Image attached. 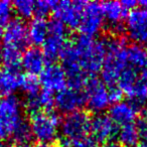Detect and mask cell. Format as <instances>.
Wrapping results in <instances>:
<instances>
[{"label": "cell", "mask_w": 147, "mask_h": 147, "mask_svg": "<svg viewBox=\"0 0 147 147\" xmlns=\"http://www.w3.org/2000/svg\"><path fill=\"white\" fill-rule=\"evenodd\" d=\"M103 147H124L122 146V145L120 144L119 142H117V141H109V142L105 143L104 145H103Z\"/></svg>", "instance_id": "34"}, {"label": "cell", "mask_w": 147, "mask_h": 147, "mask_svg": "<svg viewBox=\"0 0 147 147\" xmlns=\"http://www.w3.org/2000/svg\"><path fill=\"white\" fill-rule=\"evenodd\" d=\"M71 41L81 69L88 76H94L99 73L107 53L106 38L95 39L94 37L80 34Z\"/></svg>", "instance_id": "1"}, {"label": "cell", "mask_w": 147, "mask_h": 147, "mask_svg": "<svg viewBox=\"0 0 147 147\" xmlns=\"http://www.w3.org/2000/svg\"><path fill=\"white\" fill-rule=\"evenodd\" d=\"M21 49L11 45H2L0 49V61L4 65L5 69L19 71L21 61Z\"/></svg>", "instance_id": "21"}, {"label": "cell", "mask_w": 147, "mask_h": 147, "mask_svg": "<svg viewBox=\"0 0 147 147\" xmlns=\"http://www.w3.org/2000/svg\"><path fill=\"white\" fill-rule=\"evenodd\" d=\"M67 36L49 33L42 43V53L47 61H55L59 59L63 47L65 45Z\"/></svg>", "instance_id": "18"}, {"label": "cell", "mask_w": 147, "mask_h": 147, "mask_svg": "<svg viewBox=\"0 0 147 147\" xmlns=\"http://www.w3.org/2000/svg\"><path fill=\"white\" fill-rule=\"evenodd\" d=\"M86 104V96L84 90H77L67 87L55 97V106L65 115L75 111L81 110Z\"/></svg>", "instance_id": "10"}, {"label": "cell", "mask_w": 147, "mask_h": 147, "mask_svg": "<svg viewBox=\"0 0 147 147\" xmlns=\"http://www.w3.org/2000/svg\"><path fill=\"white\" fill-rule=\"evenodd\" d=\"M53 1L51 0H39L34 1V14L39 18H45V16L53 11Z\"/></svg>", "instance_id": "29"}, {"label": "cell", "mask_w": 147, "mask_h": 147, "mask_svg": "<svg viewBox=\"0 0 147 147\" xmlns=\"http://www.w3.org/2000/svg\"><path fill=\"white\" fill-rule=\"evenodd\" d=\"M125 29L136 45H147V9L137 7L131 10L126 16Z\"/></svg>", "instance_id": "8"}, {"label": "cell", "mask_w": 147, "mask_h": 147, "mask_svg": "<svg viewBox=\"0 0 147 147\" xmlns=\"http://www.w3.org/2000/svg\"><path fill=\"white\" fill-rule=\"evenodd\" d=\"M121 4H122V6L125 8V10L131 11L136 8L137 1H134V0H123V1H121Z\"/></svg>", "instance_id": "32"}, {"label": "cell", "mask_w": 147, "mask_h": 147, "mask_svg": "<svg viewBox=\"0 0 147 147\" xmlns=\"http://www.w3.org/2000/svg\"><path fill=\"white\" fill-rule=\"evenodd\" d=\"M90 123L91 116L86 111L78 110L67 114L59 124L63 140H78L89 136Z\"/></svg>", "instance_id": "5"}, {"label": "cell", "mask_w": 147, "mask_h": 147, "mask_svg": "<svg viewBox=\"0 0 147 147\" xmlns=\"http://www.w3.org/2000/svg\"><path fill=\"white\" fill-rule=\"evenodd\" d=\"M21 74L18 71L3 69H0V94L3 97L11 96L20 89Z\"/></svg>", "instance_id": "17"}, {"label": "cell", "mask_w": 147, "mask_h": 147, "mask_svg": "<svg viewBox=\"0 0 147 147\" xmlns=\"http://www.w3.org/2000/svg\"><path fill=\"white\" fill-rule=\"evenodd\" d=\"M137 6H139L140 8L147 9V0H140L137 2Z\"/></svg>", "instance_id": "36"}, {"label": "cell", "mask_w": 147, "mask_h": 147, "mask_svg": "<svg viewBox=\"0 0 147 147\" xmlns=\"http://www.w3.org/2000/svg\"><path fill=\"white\" fill-rule=\"evenodd\" d=\"M0 147H7V146H6V144H5L4 141L0 140Z\"/></svg>", "instance_id": "38"}, {"label": "cell", "mask_w": 147, "mask_h": 147, "mask_svg": "<svg viewBox=\"0 0 147 147\" xmlns=\"http://www.w3.org/2000/svg\"><path fill=\"white\" fill-rule=\"evenodd\" d=\"M109 117L116 125L132 124L138 116V109L130 102H121L113 104L109 109Z\"/></svg>", "instance_id": "16"}, {"label": "cell", "mask_w": 147, "mask_h": 147, "mask_svg": "<svg viewBox=\"0 0 147 147\" xmlns=\"http://www.w3.org/2000/svg\"><path fill=\"white\" fill-rule=\"evenodd\" d=\"M86 104L94 113H101L109 107L110 99L107 86L94 76L89 77L84 88Z\"/></svg>", "instance_id": "6"}, {"label": "cell", "mask_w": 147, "mask_h": 147, "mask_svg": "<svg viewBox=\"0 0 147 147\" xmlns=\"http://www.w3.org/2000/svg\"><path fill=\"white\" fill-rule=\"evenodd\" d=\"M101 9L104 19L107 20L114 28V33H116L117 36H120L122 27V20L126 18L127 12L125 8L122 6L121 2L119 1H105L100 4Z\"/></svg>", "instance_id": "14"}, {"label": "cell", "mask_w": 147, "mask_h": 147, "mask_svg": "<svg viewBox=\"0 0 147 147\" xmlns=\"http://www.w3.org/2000/svg\"><path fill=\"white\" fill-rule=\"evenodd\" d=\"M135 147H147V141H144V142L138 143Z\"/></svg>", "instance_id": "37"}, {"label": "cell", "mask_w": 147, "mask_h": 147, "mask_svg": "<svg viewBox=\"0 0 147 147\" xmlns=\"http://www.w3.org/2000/svg\"><path fill=\"white\" fill-rule=\"evenodd\" d=\"M136 128L139 132L140 137H144L147 141V117L142 116L140 118H138L136 124Z\"/></svg>", "instance_id": "31"}, {"label": "cell", "mask_w": 147, "mask_h": 147, "mask_svg": "<svg viewBox=\"0 0 147 147\" xmlns=\"http://www.w3.org/2000/svg\"><path fill=\"white\" fill-rule=\"evenodd\" d=\"M107 53L101 69L102 82L105 85H117L121 73L127 67V45L121 36L106 38Z\"/></svg>", "instance_id": "2"}, {"label": "cell", "mask_w": 147, "mask_h": 147, "mask_svg": "<svg viewBox=\"0 0 147 147\" xmlns=\"http://www.w3.org/2000/svg\"><path fill=\"white\" fill-rule=\"evenodd\" d=\"M108 93H109L110 103H112V104H117V103L121 102L123 99V96H124V94H123V92L121 91V89L119 88L117 85L109 87Z\"/></svg>", "instance_id": "30"}, {"label": "cell", "mask_w": 147, "mask_h": 147, "mask_svg": "<svg viewBox=\"0 0 147 147\" xmlns=\"http://www.w3.org/2000/svg\"><path fill=\"white\" fill-rule=\"evenodd\" d=\"M13 12L12 2L8 0H0V30L5 28L12 20Z\"/></svg>", "instance_id": "26"}, {"label": "cell", "mask_w": 147, "mask_h": 147, "mask_svg": "<svg viewBox=\"0 0 147 147\" xmlns=\"http://www.w3.org/2000/svg\"><path fill=\"white\" fill-rule=\"evenodd\" d=\"M39 106L41 111H51L55 106V95L53 92H49L47 90H42L38 94Z\"/></svg>", "instance_id": "28"}, {"label": "cell", "mask_w": 147, "mask_h": 147, "mask_svg": "<svg viewBox=\"0 0 147 147\" xmlns=\"http://www.w3.org/2000/svg\"><path fill=\"white\" fill-rule=\"evenodd\" d=\"M59 145L61 147H99V143L91 136H86L78 140H61Z\"/></svg>", "instance_id": "27"}, {"label": "cell", "mask_w": 147, "mask_h": 147, "mask_svg": "<svg viewBox=\"0 0 147 147\" xmlns=\"http://www.w3.org/2000/svg\"><path fill=\"white\" fill-rule=\"evenodd\" d=\"M11 142L14 147H29L32 142V133L29 123L24 120L11 136Z\"/></svg>", "instance_id": "22"}, {"label": "cell", "mask_w": 147, "mask_h": 147, "mask_svg": "<svg viewBox=\"0 0 147 147\" xmlns=\"http://www.w3.org/2000/svg\"><path fill=\"white\" fill-rule=\"evenodd\" d=\"M40 86L45 90L49 92H61L67 86V75L61 67V65L57 63H51L45 65V69L41 71L39 77Z\"/></svg>", "instance_id": "12"}, {"label": "cell", "mask_w": 147, "mask_h": 147, "mask_svg": "<svg viewBox=\"0 0 147 147\" xmlns=\"http://www.w3.org/2000/svg\"><path fill=\"white\" fill-rule=\"evenodd\" d=\"M0 63H1V61H0Z\"/></svg>", "instance_id": "39"}, {"label": "cell", "mask_w": 147, "mask_h": 147, "mask_svg": "<svg viewBox=\"0 0 147 147\" xmlns=\"http://www.w3.org/2000/svg\"><path fill=\"white\" fill-rule=\"evenodd\" d=\"M86 1H53L55 18L63 22L67 28H79Z\"/></svg>", "instance_id": "7"}, {"label": "cell", "mask_w": 147, "mask_h": 147, "mask_svg": "<svg viewBox=\"0 0 147 147\" xmlns=\"http://www.w3.org/2000/svg\"><path fill=\"white\" fill-rule=\"evenodd\" d=\"M32 147H61L59 144H55V143H37V144L33 145Z\"/></svg>", "instance_id": "33"}, {"label": "cell", "mask_w": 147, "mask_h": 147, "mask_svg": "<svg viewBox=\"0 0 147 147\" xmlns=\"http://www.w3.org/2000/svg\"><path fill=\"white\" fill-rule=\"evenodd\" d=\"M28 41L33 45H42L49 34V22L45 18L35 17L27 27Z\"/></svg>", "instance_id": "20"}, {"label": "cell", "mask_w": 147, "mask_h": 147, "mask_svg": "<svg viewBox=\"0 0 147 147\" xmlns=\"http://www.w3.org/2000/svg\"><path fill=\"white\" fill-rule=\"evenodd\" d=\"M118 142L124 147H135L139 142L140 135L136 128L135 124H128L121 126L120 129H118Z\"/></svg>", "instance_id": "23"}, {"label": "cell", "mask_w": 147, "mask_h": 147, "mask_svg": "<svg viewBox=\"0 0 147 147\" xmlns=\"http://www.w3.org/2000/svg\"><path fill=\"white\" fill-rule=\"evenodd\" d=\"M13 11L16 12L19 19H29L34 15V1L32 0H16L12 2Z\"/></svg>", "instance_id": "24"}, {"label": "cell", "mask_w": 147, "mask_h": 147, "mask_svg": "<svg viewBox=\"0 0 147 147\" xmlns=\"http://www.w3.org/2000/svg\"><path fill=\"white\" fill-rule=\"evenodd\" d=\"M23 106L22 102L13 95L0 99V140L10 139L17 127L25 120Z\"/></svg>", "instance_id": "3"}, {"label": "cell", "mask_w": 147, "mask_h": 147, "mask_svg": "<svg viewBox=\"0 0 147 147\" xmlns=\"http://www.w3.org/2000/svg\"><path fill=\"white\" fill-rule=\"evenodd\" d=\"M127 65L138 73H142L147 67V47L136 43L127 45Z\"/></svg>", "instance_id": "19"}, {"label": "cell", "mask_w": 147, "mask_h": 147, "mask_svg": "<svg viewBox=\"0 0 147 147\" xmlns=\"http://www.w3.org/2000/svg\"><path fill=\"white\" fill-rule=\"evenodd\" d=\"M40 83L39 79L33 75H22L20 81V89L26 94V96H32L39 93Z\"/></svg>", "instance_id": "25"}, {"label": "cell", "mask_w": 147, "mask_h": 147, "mask_svg": "<svg viewBox=\"0 0 147 147\" xmlns=\"http://www.w3.org/2000/svg\"><path fill=\"white\" fill-rule=\"evenodd\" d=\"M141 80L147 85V67H145L142 71V73H141Z\"/></svg>", "instance_id": "35"}, {"label": "cell", "mask_w": 147, "mask_h": 147, "mask_svg": "<svg viewBox=\"0 0 147 147\" xmlns=\"http://www.w3.org/2000/svg\"><path fill=\"white\" fill-rule=\"evenodd\" d=\"M105 19L103 16L100 3L87 2L84 6L79 25L81 34L86 36L94 37L97 35L104 26Z\"/></svg>", "instance_id": "9"}, {"label": "cell", "mask_w": 147, "mask_h": 147, "mask_svg": "<svg viewBox=\"0 0 147 147\" xmlns=\"http://www.w3.org/2000/svg\"><path fill=\"white\" fill-rule=\"evenodd\" d=\"M118 132L117 125L112 119L105 114H98L91 118L90 133L92 138L98 143H107L114 138Z\"/></svg>", "instance_id": "13"}, {"label": "cell", "mask_w": 147, "mask_h": 147, "mask_svg": "<svg viewBox=\"0 0 147 147\" xmlns=\"http://www.w3.org/2000/svg\"><path fill=\"white\" fill-rule=\"evenodd\" d=\"M1 31H2L1 32L2 45H11V47L22 49L29 42L27 26L24 21L19 18L12 19L9 24Z\"/></svg>", "instance_id": "11"}, {"label": "cell", "mask_w": 147, "mask_h": 147, "mask_svg": "<svg viewBox=\"0 0 147 147\" xmlns=\"http://www.w3.org/2000/svg\"><path fill=\"white\" fill-rule=\"evenodd\" d=\"M47 65V59L42 53V51L36 47L26 49L21 55L20 65L25 69L28 75H40Z\"/></svg>", "instance_id": "15"}, {"label": "cell", "mask_w": 147, "mask_h": 147, "mask_svg": "<svg viewBox=\"0 0 147 147\" xmlns=\"http://www.w3.org/2000/svg\"><path fill=\"white\" fill-rule=\"evenodd\" d=\"M28 123L33 138L38 143H53L59 133L61 120L53 111H39L31 114Z\"/></svg>", "instance_id": "4"}]
</instances>
